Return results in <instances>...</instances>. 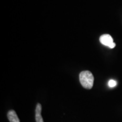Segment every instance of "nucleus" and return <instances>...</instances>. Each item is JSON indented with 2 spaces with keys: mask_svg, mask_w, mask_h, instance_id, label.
I'll return each mask as SVG.
<instances>
[{
  "mask_svg": "<svg viewBox=\"0 0 122 122\" xmlns=\"http://www.w3.org/2000/svg\"><path fill=\"white\" fill-rule=\"evenodd\" d=\"M79 80L83 88L91 89L93 86L94 76L89 71H83L79 75Z\"/></svg>",
  "mask_w": 122,
  "mask_h": 122,
  "instance_id": "obj_1",
  "label": "nucleus"
},
{
  "mask_svg": "<svg viewBox=\"0 0 122 122\" xmlns=\"http://www.w3.org/2000/svg\"><path fill=\"white\" fill-rule=\"evenodd\" d=\"M100 41L103 45L112 49L115 46L116 44L114 42L113 39L110 35L105 34L102 35L100 37Z\"/></svg>",
  "mask_w": 122,
  "mask_h": 122,
  "instance_id": "obj_2",
  "label": "nucleus"
},
{
  "mask_svg": "<svg viewBox=\"0 0 122 122\" xmlns=\"http://www.w3.org/2000/svg\"><path fill=\"white\" fill-rule=\"evenodd\" d=\"M42 106L40 103H38L35 109V120L36 122H44L41 116Z\"/></svg>",
  "mask_w": 122,
  "mask_h": 122,
  "instance_id": "obj_3",
  "label": "nucleus"
},
{
  "mask_svg": "<svg viewBox=\"0 0 122 122\" xmlns=\"http://www.w3.org/2000/svg\"><path fill=\"white\" fill-rule=\"evenodd\" d=\"M7 117L10 122H20L17 114L13 110H10L7 112Z\"/></svg>",
  "mask_w": 122,
  "mask_h": 122,
  "instance_id": "obj_4",
  "label": "nucleus"
},
{
  "mask_svg": "<svg viewBox=\"0 0 122 122\" xmlns=\"http://www.w3.org/2000/svg\"><path fill=\"white\" fill-rule=\"evenodd\" d=\"M117 81L114 80H109V83H108V85H109V87L110 88H113L115 87V86L117 85Z\"/></svg>",
  "mask_w": 122,
  "mask_h": 122,
  "instance_id": "obj_5",
  "label": "nucleus"
}]
</instances>
